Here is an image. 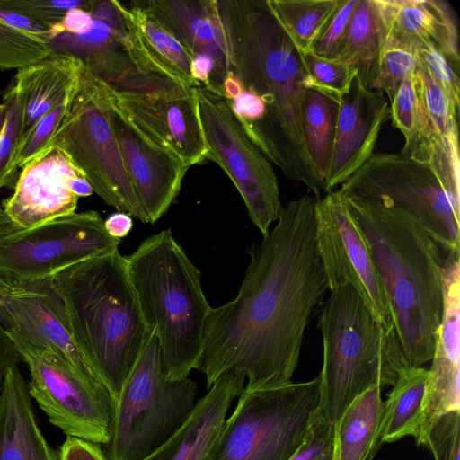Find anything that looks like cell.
I'll return each instance as SVG.
<instances>
[{
	"instance_id": "cell-40",
	"label": "cell",
	"mask_w": 460,
	"mask_h": 460,
	"mask_svg": "<svg viewBox=\"0 0 460 460\" xmlns=\"http://www.w3.org/2000/svg\"><path fill=\"white\" fill-rule=\"evenodd\" d=\"M73 92L55 110L41 118L27 137L17 145L10 165V171L13 175L19 168H22L45 149L62 119Z\"/></svg>"
},
{
	"instance_id": "cell-24",
	"label": "cell",
	"mask_w": 460,
	"mask_h": 460,
	"mask_svg": "<svg viewBox=\"0 0 460 460\" xmlns=\"http://www.w3.org/2000/svg\"><path fill=\"white\" fill-rule=\"evenodd\" d=\"M385 36L415 49L433 42L459 69L458 30L452 7L440 0H375Z\"/></svg>"
},
{
	"instance_id": "cell-1",
	"label": "cell",
	"mask_w": 460,
	"mask_h": 460,
	"mask_svg": "<svg viewBox=\"0 0 460 460\" xmlns=\"http://www.w3.org/2000/svg\"><path fill=\"white\" fill-rule=\"evenodd\" d=\"M308 195L290 200L260 243L236 296L211 308L199 369L207 388L234 371L260 386L291 382L311 314L328 282L315 239Z\"/></svg>"
},
{
	"instance_id": "cell-34",
	"label": "cell",
	"mask_w": 460,
	"mask_h": 460,
	"mask_svg": "<svg viewBox=\"0 0 460 460\" xmlns=\"http://www.w3.org/2000/svg\"><path fill=\"white\" fill-rule=\"evenodd\" d=\"M307 73L305 88L316 90L340 102L348 93L357 69L345 62L324 58L311 50H301Z\"/></svg>"
},
{
	"instance_id": "cell-9",
	"label": "cell",
	"mask_w": 460,
	"mask_h": 460,
	"mask_svg": "<svg viewBox=\"0 0 460 460\" xmlns=\"http://www.w3.org/2000/svg\"><path fill=\"white\" fill-rule=\"evenodd\" d=\"M50 147L61 149L109 206L148 223L120 155L103 82L83 64L78 84L45 149Z\"/></svg>"
},
{
	"instance_id": "cell-28",
	"label": "cell",
	"mask_w": 460,
	"mask_h": 460,
	"mask_svg": "<svg viewBox=\"0 0 460 460\" xmlns=\"http://www.w3.org/2000/svg\"><path fill=\"white\" fill-rule=\"evenodd\" d=\"M385 40V31L375 0H358L331 59L353 66L363 85L374 91Z\"/></svg>"
},
{
	"instance_id": "cell-18",
	"label": "cell",
	"mask_w": 460,
	"mask_h": 460,
	"mask_svg": "<svg viewBox=\"0 0 460 460\" xmlns=\"http://www.w3.org/2000/svg\"><path fill=\"white\" fill-rule=\"evenodd\" d=\"M389 116L385 97L366 88L356 75L349 91L339 102L324 193L334 190L370 158Z\"/></svg>"
},
{
	"instance_id": "cell-4",
	"label": "cell",
	"mask_w": 460,
	"mask_h": 460,
	"mask_svg": "<svg viewBox=\"0 0 460 460\" xmlns=\"http://www.w3.org/2000/svg\"><path fill=\"white\" fill-rule=\"evenodd\" d=\"M58 313L114 401L151 332L119 248L49 277Z\"/></svg>"
},
{
	"instance_id": "cell-51",
	"label": "cell",
	"mask_w": 460,
	"mask_h": 460,
	"mask_svg": "<svg viewBox=\"0 0 460 460\" xmlns=\"http://www.w3.org/2000/svg\"><path fill=\"white\" fill-rule=\"evenodd\" d=\"M13 285L0 273V322L7 330L11 327V320L5 306V296Z\"/></svg>"
},
{
	"instance_id": "cell-41",
	"label": "cell",
	"mask_w": 460,
	"mask_h": 460,
	"mask_svg": "<svg viewBox=\"0 0 460 460\" xmlns=\"http://www.w3.org/2000/svg\"><path fill=\"white\" fill-rule=\"evenodd\" d=\"M415 50L419 63L443 90L454 111L459 115V78L450 62L431 41L419 44Z\"/></svg>"
},
{
	"instance_id": "cell-3",
	"label": "cell",
	"mask_w": 460,
	"mask_h": 460,
	"mask_svg": "<svg viewBox=\"0 0 460 460\" xmlns=\"http://www.w3.org/2000/svg\"><path fill=\"white\" fill-rule=\"evenodd\" d=\"M367 243L404 357L431 361L443 312L445 254L405 210L375 198L342 194Z\"/></svg>"
},
{
	"instance_id": "cell-49",
	"label": "cell",
	"mask_w": 460,
	"mask_h": 460,
	"mask_svg": "<svg viewBox=\"0 0 460 460\" xmlns=\"http://www.w3.org/2000/svg\"><path fill=\"white\" fill-rule=\"evenodd\" d=\"M20 360L7 330L0 322V394L7 370L13 364H18Z\"/></svg>"
},
{
	"instance_id": "cell-35",
	"label": "cell",
	"mask_w": 460,
	"mask_h": 460,
	"mask_svg": "<svg viewBox=\"0 0 460 460\" xmlns=\"http://www.w3.org/2000/svg\"><path fill=\"white\" fill-rule=\"evenodd\" d=\"M49 36L30 33L0 18V69H20L51 54Z\"/></svg>"
},
{
	"instance_id": "cell-8",
	"label": "cell",
	"mask_w": 460,
	"mask_h": 460,
	"mask_svg": "<svg viewBox=\"0 0 460 460\" xmlns=\"http://www.w3.org/2000/svg\"><path fill=\"white\" fill-rule=\"evenodd\" d=\"M198 384L168 379L156 336L151 332L115 400L111 435L102 446L108 460H141L186 422L196 402Z\"/></svg>"
},
{
	"instance_id": "cell-44",
	"label": "cell",
	"mask_w": 460,
	"mask_h": 460,
	"mask_svg": "<svg viewBox=\"0 0 460 460\" xmlns=\"http://www.w3.org/2000/svg\"><path fill=\"white\" fill-rule=\"evenodd\" d=\"M333 425L317 416L307 439L290 460H332Z\"/></svg>"
},
{
	"instance_id": "cell-26",
	"label": "cell",
	"mask_w": 460,
	"mask_h": 460,
	"mask_svg": "<svg viewBox=\"0 0 460 460\" xmlns=\"http://www.w3.org/2000/svg\"><path fill=\"white\" fill-rule=\"evenodd\" d=\"M81 68L79 60L52 54L17 70L11 87L21 109L18 144L41 118L70 95L78 84Z\"/></svg>"
},
{
	"instance_id": "cell-50",
	"label": "cell",
	"mask_w": 460,
	"mask_h": 460,
	"mask_svg": "<svg viewBox=\"0 0 460 460\" xmlns=\"http://www.w3.org/2000/svg\"><path fill=\"white\" fill-rule=\"evenodd\" d=\"M104 226L108 234L117 239H121L128 234L133 227L131 216L123 212L111 214L104 220Z\"/></svg>"
},
{
	"instance_id": "cell-11",
	"label": "cell",
	"mask_w": 460,
	"mask_h": 460,
	"mask_svg": "<svg viewBox=\"0 0 460 460\" xmlns=\"http://www.w3.org/2000/svg\"><path fill=\"white\" fill-rule=\"evenodd\" d=\"M29 370V394L66 437L103 446L111 438L115 401L89 383L53 350L7 330Z\"/></svg>"
},
{
	"instance_id": "cell-13",
	"label": "cell",
	"mask_w": 460,
	"mask_h": 460,
	"mask_svg": "<svg viewBox=\"0 0 460 460\" xmlns=\"http://www.w3.org/2000/svg\"><path fill=\"white\" fill-rule=\"evenodd\" d=\"M95 210L75 212L0 238V273L12 283L52 277L119 247Z\"/></svg>"
},
{
	"instance_id": "cell-6",
	"label": "cell",
	"mask_w": 460,
	"mask_h": 460,
	"mask_svg": "<svg viewBox=\"0 0 460 460\" xmlns=\"http://www.w3.org/2000/svg\"><path fill=\"white\" fill-rule=\"evenodd\" d=\"M318 328L323 341L320 411L334 425L355 398L373 386H392L409 364L394 323L385 326L376 320L349 285L331 290Z\"/></svg>"
},
{
	"instance_id": "cell-56",
	"label": "cell",
	"mask_w": 460,
	"mask_h": 460,
	"mask_svg": "<svg viewBox=\"0 0 460 460\" xmlns=\"http://www.w3.org/2000/svg\"><path fill=\"white\" fill-rule=\"evenodd\" d=\"M4 115H5V113H4ZM4 115L0 117V130H1L2 127H3V123H4Z\"/></svg>"
},
{
	"instance_id": "cell-47",
	"label": "cell",
	"mask_w": 460,
	"mask_h": 460,
	"mask_svg": "<svg viewBox=\"0 0 460 460\" xmlns=\"http://www.w3.org/2000/svg\"><path fill=\"white\" fill-rule=\"evenodd\" d=\"M93 24V17L89 10L73 8L66 13L62 21L48 30L49 37L62 32L70 34H84L89 31Z\"/></svg>"
},
{
	"instance_id": "cell-5",
	"label": "cell",
	"mask_w": 460,
	"mask_h": 460,
	"mask_svg": "<svg viewBox=\"0 0 460 460\" xmlns=\"http://www.w3.org/2000/svg\"><path fill=\"white\" fill-rule=\"evenodd\" d=\"M126 260L145 323L156 336L164 376L189 377L199 367L212 308L200 270L168 229L145 239Z\"/></svg>"
},
{
	"instance_id": "cell-45",
	"label": "cell",
	"mask_w": 460,
	"mask_h": 460,
	"mask_svg": "<svg viewBox=\"0 0 460 460\" xmlns=\"http://www.w3.org/2000/svg\"><path fill=\"white\" fill-rule=\"evenodd\" d=\"M231 108L241 126L256 124L266 114L265 104L260 96L247 90L231 101Z\"/></svg>"
},
{
	"instance_id": "cell-21",
	"label": "cell",
	"mask_w": 460,
	"mask_h": 460,
	"mask_svg": "<svg viewBox=\"0 0 460 460\" xmlns=\"http://www.w3.org/2000/svg\"><path fill=\"white\" fill-rule=\"evenodd\" d=\"M155 18L193 56L205 54L215 62L211 92L223 95V81L233 73L226 31L217 0L141 1Z\"/></svg>"
},
{
	"instance_id": "cell-55",
	"label": "cell",
	"mask_w": 460,
	"mask_h": 460,
	"mask_svg": "<svg viewBox=\"0 0 460 460\" xmlns=\"http://www.w3.org/2000/svg\"><path fill=\"white\" fill-rule=\"evenodd\" d=\"M5 109H6L5 104H4V102H3V103H1V104H0V117H1V116H3V115H4V113H5Z\"/></svg>"
},
{
	"instance_id": "cell-42",
	"label": "cell",
	"mask_w": 460,
	"mask_h": 460,
	"mask_svg": "<svg viewBox=\"0 0 460 460\" xmlns=\"http://www.w3.org/2000/svg\"><path fill=\"white\" fill-rule=\"evenodd\" d=\"M5 115L0 130V190L13 179L11 161L19 141L21 109L18 99L10 87L4 96Z\"/></svg>"
},
{
	"instance_id": "cell-7",
	"label": "cell",
	"mask_w": 460,
	"mask_h": 460,
	"mask_svg": "<svg viewBox=\"0 0 460 460\" xmlns=\"http://www.w3.org/2000/svg\"><path fill=\"white\" fill-rule=\"evenodd\" d=\"M319 375L305 382L244 385L208 460H290L320 413Z\"/></svg>"
},
{
	"instance_id": "cell-36",
	"label": "cell",
	"mask_w": 460,
	"mask_h": 460,
	"mask_svg": "<svg viewBox=\"0 0 460 460\" xmlns=\"http://www.w3.org/2000/svg\"><path fill=\"white\" fill-rule=\"evenodd\" d=\"M414 72V71H413ZM413 72L405 76L390 103L393 124L404 136L402 154L408 155L419 144L424 128V119L415 86Z\"/></svg>"
},
{
	"instance_id": "cell-31",
	"label": "cell",
	"mask_w": 460,
	"mask_h": 460,
	"mask_svg": "<svg viewBox=\"0 0 460 460\" xmlns=\"http://www.w3.org/2000/svg\"><path fill=\"white\" fill-rule=\"evenodd\" d=\"M338 111V102L316 90H305L303 102L304 134L323 191L331 162Z\"/></svg>"
},
{
	"instance_id": "cell-10",
	"label": "cell",
	"mask_w": 460,
	"mask_h": 460,
	"mask_svg": "<svg viewBox=\"0 0 460 460\" xmlns=\"http://www.w3.org/2000/svg\"><path fill=\"white\" fill-rule=\"evenodd\" d=\"M341 194L384 199L414 217L442 249L460 255V199L431 167L402 153H376L341 184Z\"/></svg>"
},
{
	"instance_id": "cell-20",
	"label": "cell",
	"mask_w": 460,
	"mask_h": 460,
	"mask_svg": "<svg viewBox=\"0 0 460 460\" xmlns=\"http://www.w3.org/2000/svg\"><path fill=\"white\" fill-rule=\"evenodd\" d=\"M443 312L422 406L420 436L426 425L443 413L460 411V263L445 258ZM419 437L415 439L417 440Z\"/></svg>"
},
{
	"instance_id": "cell-52",
	"label": "cell",
	"mask_w": 460,
	"mask_h": 460,
	"mask_svg": "<svg viewBox=\"0 0 460 460\" xmlns=\"http://www.w3.org/2000/svg\"><path fill=\"white\" fill-rule=\"evenodd\" d=\"M223 93L226 98L230 101L237 98L243 92V87L240 80L234 75L229 73L223 81Z\"/></svg>"
},
{
	"instance_id": "cell-12",
	"label": "cell",
	"mask_w": 460,
	"mask_h": 460,
	"mask_svg": "<svg viewBox=\"0 0 460 460\" xmlns=\"http://www.w3.org/2000/svg\"><path fill=\"white\" fill-rule=\"evenodd\" d=\"M196 92L208 149L207 159L228 175L244 201L250 220L266 237L283 208L275 171L243 131L231 101L203 86L196 87Z\"/></svg>"
},
{
	"instance_id": "cell-15",
	"label": "cell",
	"mask_w": 460,
	"mask_h": 460,
	"mask_svg": "<svg viewBox=\"0 0 460 460\" xmlns=\"http://www.w3.org/2000/svg\"><path fill=\"white\" fill-rule=\"evenodd\" d=\"M103 84L110 101L147 137L177 155L188 167L207 160L196 87L173 96L145 97L118 93Z\"/></svg>"
},
{
	"instance_id": "cell-30",
	"label": "cell",
	"mask_w": 460,
	"mask_h": 460,
	"mask_svg": "<svg viewBox=\"0 0 460 460\" xmlns=\"http://www.w3.org/2000/svg\"><path fill=\"white\" fill-rule=\"evenodd\" d=\"M125 5L149 58L165 74L189 87L201 86L191 75L193 56L155 18L141 1Z\"/></svg>"
},
{
	"instance_id": "cell-39",
	"label": "cell",
	"mask_w": 460,
	"mask_h": 460,
	"mask_svg": "<svg viewBox=\"0 0 460 460\" xmlns=\"http://www.w3.org/2000/svg\"><path fill=\"white\" fill-rule=\"evenodd\" d=\"M92 0H0V8L8 10L40 24L48 30L60 22L73 8L90 9Z\"/></svg>"
},
{
	"instance_id": "cell-16",
	"label": "cell",
	"mask_w": 460,
	"mask_h": 460,
	"mask_svg": "<svg viewBox=\"0 0 460 460\" xmlns=\"http://www.w3.org/2000/svg\"><path fill=\"white\" fill-rule=\"evenodd\" d=\"M108 100L126 171L148 223H155L177 198L189 167L177 155L147 137Z\"/></svg>"
},
{
	"instance_id": "cell-17",
	"label": "cell",
	"mask_w": 460,
	"mask_h": 460,
	"mask_svg": "<svg viewBox=\"0 0 460 460\" xmlns=\"http://www.w3.org/2000/svg\"><path fill=\"white\" fill-rule=\"evenodd\" d=\"M82 173L61 149H45L22 168L13 193L3 208L19 229L73 214L79 198L70 182Z\"/></svg>"
},
{
	"instance_id": "cell-33",
	"label": "cell",
	"mask_w": 460,
	"mask_h": 460,
	"mask_svg": "<svg viewBox=\"0 0 460 460\" xmlns=\"http://www.w3.org/2000/svg\"><path fill=\"white\" fill-rule=\"evenodd\" d=\"M413 74L427 125L445 139L458 140L459 115L454 111L443 90L419 61Z\"/></svg>"
},
{
	"instance_id": "cell-53",
	"label": "cell",
	"mask_w": 460,
	"mask_h": 460,
	"mask_svg": "<svg viewBox=\"0 0 460 460\" xmlns=\"http://www.w3.org/2000/svg\"><path fill=\"white\" fill-rule=\"evenodd\" d=\"M70 187L78 198L90 196L93 192L92 186L83 173L72 179Z\"/></svg>"
},
{
	"instance_id": "cell-2",
	"label": "cell",
	"mask_w": 460,
	"mask_h": 460,
	"mask_svg": "<svg viewBox=\"0 0 460 460\" xmlns=\"http://www.w3.org/2000/svg\"><path fill=\"white\" fill-rule=\"evenodd\" d=\"M234 75L255 93L266 114L241 126L266 158L319 199L323 192L303 128L307 73L301 49L274 16L266 0H219Z\"/></svg>"
},
{
	"instance_id": "cell-22",
	"label": "cell",
	"mask_w": 460,
	"mask_h": 460,
	"mask_svg": "<svg viewBox=\"0 0 460 460\" xmlns=\"http://www.w3.org/2000/svg\"><path fill=\"white\" fill-rule=\"evenodd\" d=\"M234 371L221 375L197 401L186 422L167 441L141 460H208L226 413L244 387Z\"/></svg>"
},
{
	"instance_id": "cell-38",
	"label": "cell",
	"mask_w": 460,
	"mask_h": 460,
	"mask_svg": "<svg viewBox=\"0 0 460 460\" xmlns=\"http://www.w3.org/2000/svg\"><path fill=\"white\" fill-rule=\"evenodd\" d=\"M431 452L434 460H460V411L437 416L416 440Z\"/></svg>"
},
{
	"instance_id": "cell-43",
	"label": "cell",
	"mask_w": 460,
	"mask_h": 460,
	"mask_svg": "<svg viewBox=\"0 0 460 460\" xmlns=\"http://www.w3.org/2000/svg\"><path fill=\"white\" fill-rule=\"evenodd\" d=\"M357 3L358 0H338L336 8L325 21L307 50L331 59Z\"/></svg>"
},
{
	"instance_id": "cell-46",
	"label": "cell",
	"mask_w": 460,
	"mask_h": 460,
	"mask_svg": "<svg viewBox=\"0 0 460 460\" xmlns=\"http://www.w3.org/2000/svg\"><path fill=\"white\" fill-rule=\"evenodd\" d=\"M58 454L59 460H108L101 445L73 437H66Z\"/></svg>"
},
{
	"instance_id": "cell-27",
	"label": "cell",
	"mask_w": 460,
	"mask_h": 460,
	"mask_svg": "<svg viewBox=\"0 0 460 460\" xmlns=\"http://www.w3.org/2000/svg\"><path fill=\"white\" fill-rule=\"evenodd\" d=\"M381 391L373 386L359 394L334 423L332 460H373L384 444Z\"/></svg>"
},
{
	"instance_id": "cell-19",
	"label": "cell",
	"mask_w": 460,
	"mask_h": 460,
	"mask_svg": "<svg viewBox=\"0 0 460 460\" xmlns=\"http://www.w3.org/2000/svg\"><path fill=\"white\" fill-rule=\"evenodd\" d=\"M5 306L11 320L8 330L53 350L93 385L107 389L66 327L49 278L13 283Z\"/></svg>"
},
{
	"instance_id": "cell-25",
	"label": "cell",
	"mask_w": 460,
	"mask_h": 460,
	"mask_svg": "<svg viewBox=\"0 0 460 460\" xmlns=\"http://www.w3.org/2000/svg\"><path fill=\"white\" fill-rule=\"evenodd\" d=\"M18 364L7 370L0 394V460H59L40 430Z\"/></svg>"
},
{
	"instance_id": "cell-32",
	"label": "cell",
	"mask_w": 460,
	"mask_h": 460,
	"mask_svg": "<svg viewBox=\"0 0 460 460\" xmlns=\"http://www.w3.org/2000/svg\"><path fill=\"white\" fill-rule=\"evenodd\" d=\"M293 41L307 50L338 0H266Z\"/></svg>"
},
{
	"instance_id": "cell-23",
	"label": "cell",
	"mask_w": 460,
	"mask_h": 460,
	"mask_svg": "<svg viewBox=\"0 0 460 460\" xmlns=\"http://www.w3.org/2000/svg\"><path fill=\"white\" fill-rule=\"evenodd\" d=\"M92 29L84 34L62 32L49 37L53 55L79 60L93 75L124 51H134L137 37L125 5L115 0H92Z\"/></svg>"
},
{
	"instance_id": "cell-37",
	"label": "cell",
	"mask_w": 460,
	"mask_h": 460,
	"mask_svg": "<svg viewBox=\"0 0 460 460\" xmlns=\"http://www.w3.org/2000/svg\"><path fill=\"white\" fill-rule=\"evenodd\" d=\"M418 65L414 48L385 36L375 92L385 93L391 103L406 75Z\"/></svg>"
},
{
	"instance_id": "cell-29",
	"label": "cell",
	"mask_w": 460,
	"mask_h": 460,
	"mask_svg": "<svg viewBox=\"0 0 460 460\" xmlns=\"http://www.w3.org/2000/svg\"><path fill=\"white\" fill-rule=\"evenodd\" d=\"M428 373L425 367L411 365L400 372L384 401V443L419 437Z\"/></svg>"
},
{
	"instance_id": "cell-48",
	"label": "cell",
	"mask_w": 460,
	"mask_h": 460,
	"mask_svg": "<svg viewBox=\"0 0 460 460\" xmlns=\"http://www.w3.org/2000/svg\"><path fill=\"white\" fill-rule=\"evenodd\" d=\"M192 78L206 89L212 91L215 77V62L208 55L199 54L191 61Z\"/></svg>"
},
{
	"instance_id": "cell-54",
	"label": "cell",
	"mask_w": 460,
	"mask_h": 460,
	"mask_svg": "<svg viewBox=\"0 0 460 460\" xmlns=\"http://www.w3.org/2000/svg\"><path fill=\"white\" fill-rule=\"evenodd\" d=\"M19 230L5 213L3 206L0 205V238Z\"/></svg>"
},
{
	"instance_id": "cell-14",
	"label": "cell",
	"mask_w": 460,
	"mask_h": 460,
	"mask_svg": "<svg viewBox=\"0 0 460 460\" xmlns=\"http://www.w3.org/2000/svg\"><path fill=\"white\" fill-rule=\"evenodd\" d=\"M314 220L317 250L330 290L351 286L376 320L385 326L394 323L366 238L338 190L316 199Z\"/></svg>"
}]
</instances>
